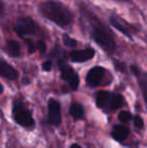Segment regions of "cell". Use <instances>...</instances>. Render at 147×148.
Here are the masks:
<instances>
[{
  "instance_id": "obj_1",
  "label": "cell",
  "mask_w": 147,
  "mask_h": 148,
  "mask_svg": "<svg viewBox=\"0 0 147 148\" xmlns=\"http://www.w3.org/2000/svg\"><path fill=\"white\" fill-rule=\"evenodd\" d=\"M80 11L88 22L89 34L91 38L106 53H114L117 49V45H116L115 35L112 30L106 24L103 23L98 16L95 15L90 9L85 7L84 5L80 6Z\"/></svg>"
},
{
  "instance_id": "obj_2",
  "label": "cell",
  "mask_w": 147,
  "mask_h": 148,
  "mask_svg": "<svg viewBox=\"0 0 147 148\" xmlns=\"http://www.w3.org/2000/svg\"><path fill=\"white\" fill-rule=\"evenodd\" d=\"M43 17L51 20L62 28H67L74 20V14L67 5L55 0H46L38 5Z\"/></svg>"
},
{
  "instance_id": "obj_3",
  "label": "cell",
  "mask_w": 147,
  "mask_h": 148,
  "mask_svg": "<svg viewBox=\"0 0 147 148\" xmlns=\"http://www.w3.org/2000/svg\"><path fill=\"white\" fill-rule=\"evenodd\" d=\"M14 31L22 39L25 36H36L42 38L45 35L42 28L31 17H18L14 24Z\"/></svg>"
},
{
  "instance_id": "obj_4",
  "label": "cell",
  "mask_w": 147,
  "mask_h": 148,
  "mask_svg": "<svg viewBox=\"0 0 147 148\" xmlns=\"http://www.w3.org/2000/svg\"><path fill=\"white\" fill-rule=\"evenodd\" d=\"M125 101L122 95L107 91H99L96 95V104L99 108L105 110H115L122 107Z\"/></svg>"
},
{
  "instance_id": "obj_5",
  "label": "cell",
  "mask_w": 147,
  "mask_h": 148,
  "mask_svg": "<svg viewBox=\"0 0 147 148\" xmlns=\"http://www.w3.org/2000/svg\"><path fill=\"white\" fill-rule=\"evenodd\" d=\"M57 66L61 71V77L64 81L68 82L70 88L73 91H76L80 84V78L79 75L75 72V70L70 64H67L66 60L59 59L57 60Z\"/></svg>"
},
{
  "instance_id": "obj_6",
  "label": "cell",
  "mask_w": 147,
  "mask_h": 148,
  "mask_svg": "<svg viewBox=\"0 0 147 148\" xmlns=\"http://www.w3.org/2000/svg\"><path fill=\"white\" fill-rule=\"evenodd\" d=\"M13 118L18 124L23 127H31L34 124L31 113L26 110L20 102L17 101L14 102L13 105Z\"/></svg>"
},
{
  "instance_id": "obj_7",
  "label": "cell",
  "mask_w": 147,
  "mask_h": 148,
  "mask_svg": "<svg viewBox=\"0 0 147 148\" xmlns=\"http://www.w3.org/2000/svg\"><path fill=\"white\" fill-rule=\"evenodd\" d=\"M105 73H106V70L103 66H97L92 68L86 76L87 85L89 87H91V88H96L102 82L103 78L105 76Z\"/></svg>"
},
{
  "instance_id": "obj_8",
  "label": "cell",
  "mask_w": 147,
  "mask_h": 148,
  "mask_svg": "<svg viewBox=\"0 0 147 148\" xmlns=\"http://www.w3.org/2000/svg\"><path fill=\"white\" fill-rule=\"evenodd\" d=\"M95 49L87 47L84 49H73L69 53V58L73 62H85L95 57Z\"/></svg>"
},
{
  "instance_id": "obj_9",
  "label": "cell",
  "mask_w": 147,
  "mask_h": 148,
  "mask_svg": "<svg viewBox=\"0 0 147 148\" xmlns=\"http://www.w3.org/2000/svg\"><path fill=\"white\" fill-rule=\"evenodd\" d=\"M110 24L113 26L114 28H116L117 30H119L121 33H123L127 38H129L130 40H133V36H132L131 31H134L130 28V26H128V24L126 23V21H124L122 18H120L119 16H117L116 14H112L109 18Z\"/></svg>"
},
{
  "instance_id": "obj_10",
  "label": "cell",
  "mask_w": 147,
  "mask_h": 148,
  "mask_svg": "<svg viewBox=\"0 0 147 148\" xmlns=\"http://www.w3.org/2000/svg\"><path fill=\"white\" fill-rule=\"evenodd\" d=\"M49 121L53 126H59L61 124V105L55 99H51L49 101Z\"/></svg>"
},
{
  "instance_id": "obj_11",
  "label": "cell",
  "mask_w": 147,
  "mask_h": 148,
  "mask_svg": "<svg viewBox=\"0 0 147 148\" xmlns=\"http://www.w3.org/2000/svg\"><path fill=\"white\" fill-rule=\"evenodd\" d=\"M0 75L10 81H15L18 78V72L4 60H0Z\"/></svg>"
},
{
  "instance_id": "obj_12",
  "label": "cell",
  "mask_w": 147,
  "mask_h": 148,
  "mask_svg": "<svg viewBox=\"0 0 147 148\" xmlns=\"http://www.w3.org/2000/svg\"><path fill=\"white\" fill-rule=\"evenodd\" d=\"M6 51L11 58H18L21 55V47L18 41L14 39H9L6 41Z\"/></svg>"
},
{
  "instance_id": "obj_13",
  "label": "cell",
  "mask_w": 147,
  "mask_h": 148,
  "mask_svg": "<svg viewBox=\"0 0 147 148\" xmlns=\"http://www.w3.org/2000/svg\"><path fill=\"white\" fill-rule=\"evenodd\" d=\"M129 129L125 126H121V125H116L114 126L113 130H112V136L114 139L117 141H123L129 135Z\"/></svg>"
},
{
  "instance_id": "obj_14",
  "label": "cell",
  "mask_w": 147,
  "mask_h": 148,
  "mask_svg": "<svg viewBox=\"0 0 147 148\" xmlns=\"http://www.w3.org/2000/svg\"><path fill=\"white\" fill-rule=\"evenodd\" d=\"M70 113L73 116L74 119L76 120H81V119L84 118L85 115V111L84 108L81 104L79 103H73L71 105V108H70Z\"/></svg>"
},
{
  "instance_id": "obj_15",
  "label": "cell",
  "mask_w": 147,
  "mask_h": 148,
  "mask_svg": "<svg viewBox=\"0 0 147 148\" xmlns=\"http://www.w3.org/2000/svg\"><path fill=\"white\" fill-rule=\"evenodd\" d=\"M138 82H139V86L141 88L143 97L147 102V73H141L139 77H138Z\"/></svg>"
},
{
  "instance_id": "obj_16",
  "label": "cell",
  "mask_w": 147,
  "mask_h": 148,
  "mask_svg": "<svg viewBox=\"0 0 147 148\" xmlns=\"http://www.w3.org/2000/svg\"><path fill=\"white\" fill-rule=\"evenodd\" d=\"M63 42L67 47H70V49H73L78 45V41L75 38H72L68 33H64L63 34Z\"/></svg>"
},
{
  "instance_id": "obj_17",
  "label": "cell",
  "mask_w": 147,
  "mask_h": 148,
  "mask_svg": "<svg viewBox=\"0 0 147 148\" xmlns=\"http://www.w3.org/2000/svg\"><path fill=\"white\" fill-rule=\"evenodd\" d=\"M23 41L25 42V45H27V51H28V53L32 55V53H36V51L37 49L36 41H34L32 39H30V38H23Z\"/></svg>"
},
{
  "instance_id": "obj_18",
  "label": "cell",
  "mask_w": 147,
  "mask_h": 148,
  "mask_svg": "<svg viewBox=\"0 0 147 148\" xmlns=\"http://www.w3.org/2000/svg\"><path fill=\"white\" fill-rule=\"evenodd\" d=\"M118 119H119L121 122H128V121H130L132 119V114L128 111H121L119 113Z\"/></svg>"
},
{
  "instance_id": "obj_19",
  "label": "cell",
  "mask_w": 147,
  "mask_h": 148,
  "mask_svg": "<svg viewBox=\"0 0 147 148\" xmlns=\"http://www.w3.org/2000/svg\"><path fill=\"white\" fill-rule=\"evenodd\" d=\"M36 43L37 49L40 51V53H44L46 51V43H45V41L43 39H37V40H36Z\"/></svg>"
},
{
  "instance_id": "obj_20",
  "label": "cell",
  "mask_w": 147,
  "mask_h": 148,
  "mask_svg": "<svg viewBox=\"0 0 147 148\" xmlns=\"http://www.w3.org/2000/svg\"><path fill=\"white\" fill-rule=\"evenodd\" d=\"M134 125H135L136 128L138 129H141L143 128L144 126V122H143V119H142L140 116H135V118H134Z\"/></svg>"
},
{
  "instance_id": "obj_21",
  "label": "cell",
  "mask_w": 147,
  "mask_h": 148,
  "mask_svg": "<svg viewBox=\"0 0 147 148\" xmlns=\"http://www.w3.org/2000/svg\"><path fill=\"white\" fill-rule=\"evenodd\" d=\"M61 53H62L61 49H59V47L57 45H55V49H53V51H51V53H49V56H51V57H53V58H59Z\"/></svg>"
},
{
  "instance_id": "obj_22",
  "label": "cell",
  "mask_w": 147,
  "mask_h": 148,
  "mask_svg": "<svg viewBox=\"0 0 147 148\" xmlns=\"http://www.w3.org/2000/svg\"><path fill=\"white\" fill-rule=\"evenodd\" d=\"M41 66H42V70L44 72H49V71H51V68H53V62H51V60H45Z\"/></svg>"
},
{
  "instance_id": "obj_23",
  "label": "cell",
  "mask_w": 147,
  "mask_h": 148,
  "mask_svg": "<svg viewBox=\"0 0 147 148\" xmlns=\"http://www.w3.org/2000/svg\"><path fill=\"white\" fill-rule=\"evenodd\" d=\"M130 70H131V72L133 73V75L135 77H139L140 75H141V71H140L139 66H135V64H132V66H130Z\"/></svg>"
},
{
  "instance_id": "obj_24",
  "label": "cell",
  "mask_w": 147,
  "mask_h": 148,
  "mask_svg": "<svg viewBox=\"0 0 147 148\" xmlns=\"http://www.w3.org/2000/svg\"><path fill=\"white\" fill-rule=\"evenodd\" d=\"M115 66L118 71H121V72H125L126 66L124 62H116L115 60Z\"/></svg>"
},
{
  "instance_id": "obj_25",
  "label": "cell",
  "mask_w": 147,
  "mask_h": 148,
  "mask_svg": "<svg viewBox=\"0 0 147 148\" xmlns=\"http://www.w3.org/2000/svg\"><path fill=\"white\" fill-rule=\"evenodd\" d=\"M71 148H83V147H81L79 144H73V145L71 146Z\"/></svg>"
},
{
  "instance_id": "obj_26",
  "label": "cell",
  "mask_w": 147,
  "mask_h": 148,
  "mask_svg": "<svg viewBox=\"0 0 147 148\" xmlns=\"http://www.w3.org/2000/svg\"><path fill=\"white\" fill-rule=\"evenodd\" d=\"M120 1H130V0H120Z\"/></svg>"
}]
</instances>
